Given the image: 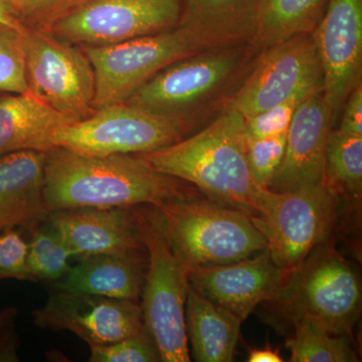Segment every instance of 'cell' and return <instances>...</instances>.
I'll return each mask as SVG.
<instances>
[{
	"label": "cell",
	"mask_w": 362,
	"mask_h": 362,
	"mask_svg": "<svg viewBox=\"0 0 362 362\" xmlns=\"http://www.w3.org/2000/svg\"><path fill=\"white\" fill-rule=\"evenodd\" d=\"M47 211L81 207H159L199 197L190 183L164 175L138 154L87 156L54 147L47 152Z\"/></svg>",
	"instance_id": "obj_1"
},
{
	"label": "cell",
	"mask_w": 362,
	"mask_h": 362,
	"mask_svg": "<svg viewBox=\"0 0 362 362\" xmlns=\"http://www.w3.org/2000/svg\"><path fill=\"white\" fill-rule=\"evenodd\" d=\"M259 52L251 40L195 52L157 73L125 102L165 117L187 137L228 108Z\"/></svg>",
	"instance_id": "obj_2"
},
{
	"label": "cell",
	"mask_w": 362,
	"mask_h": 362,
	"mask_svg": "<svg viewBox=\"0 0 362 362\" xmlns=\"http://www.w3.org/2000/svg\"><path fill=\"white\" fill-rule=\"evenodd\" d=\"M152 168L190 183L211 201L257 218L270 189L259 187L246 156L245 118L228 107L201 130L175 144L138 154Z\"/></svg>",
	"instance_id": "obj_3"
},
{
	"label": "cell",
	"mask_w": 362,
	"mask_h": 362,
	"mask_svg": "<svg viewBox=\"0 0 362 362\" xmlns=\"http://www.w3.org/2000/svg\"><path fill=\"white\" fill-rule=\"evenodd\" d=\"M249 26L180 21L171 30L116 44L81 45L95 74V110L127 100L164 68L218 45L252 40Z\"/></svg>",
	"instance_id": "obj_4"
},
{
	"label": "cell",
	"mask_w": 362,
	"mask_h": 362,
	"mask_svg": "<svg viewBox=\"0 0 362 362\" xmlns=\"http://www.w3.org/2000/svg\"><path fill=\"white\" fill-rule=\"evenodd\" d=\"M169 244L188 270L242 261L267 249L250 214L201 197L156 207Z\"/></svg>",
	"instance_id": "obj_5"
},
{
	"label": "cell",
	"mask_w": 362,
	"mask_h": 362,
	"mask_svg": "<svg viewBox=\"0 0 362 362\" xmlns=\"http://www.w3.org/2000/svg\"><path fill=\"white\" fill-rule=\"evenodd\" d=\"M131 211L147 257L140 305L145 327L158 347L161 361H190L185 331L189 270L169 244L158 209L136 206Z\"/></svg>",
	"instance_id": "obj_6"
},
{
	"label": "cell",
	"mask_w": 362,
	"mask_h": 362,
	"mask_svg": "<svg viewBox=\"0 0 362 362\" xmlns=\"http://www.w3.org/2000/svg\"><path fill=\"white\" fill-rule=\"evenodd\" d=\"M293 321L308 318L349 337L361 309V279L334 247L323 243L289 273L274 298Z\"/></svg>",
	"instance_id": "obj_7"
},
{
	"label": "cell",
	"mask_w": 362,
	"mask_h": 362,
	"mask_svg": "<svg viewBox=\"0 0 362 362\" xmlns=\"http://www.w3.org/2000/svg\"><path fill=\"white\" fill-rule=\"evenodd\" d=\"M337 199L324 181L293 192L271 190L263 213L252 220L279 268L289 273L326 242L337 220Z\"/></svg>",
	"instance_id": "obj_8"
},
{
	"label": "cell",
	"mask_w": 362,
	"mask_h": 362,
	"mask_svg": "<svg viewBox=\"0 0 362 362\" xmlns=\"http://www.w3.org/2000/svg\"><path fill=\"white\" fill-rule=\"evenodd\" d=\"M185 138L173 121L127 103L106 105L54 136V146L87 156L143 154Z\"/></svg>",
	"instance_id": "obj_9"
},
{
	"label": "cell",
	"mask_w": 362,
	"mask_h": 362,
	"mask_svg": "<svg viewBox=\"0 0 362 362\" xmlns=\"http://www.w3.org/2000/svg\"><path fill=\"white\" fill-rule=\"evenodd\" d=\"M23 42L30 92L75 122L92 115L95 74L82 47L49 30H28Z\"/></svg>",
	"instance_id": "obj_10"
},
{
	"label": "cell",
	"mask_w": 362,
	"mask_h": 362,
	"mask_svg": "<svg viewBox=\"0 0 362 362\" xmlns=\"http://www.w3.org/2000/svg\"><path fill=\"white\" fill-rule=\"evenodd\" d=\"M185 0H77L51 32L74 45H103L171 30Z\"/></svg>",
	"instance_id": "obj_11"
},
{
	"label": "cell",
	"mask_w": 362,
	"mask_h": 362,
	"mask_svg": "<svg viewBox=\"0 0 362 362\" xmlns=\"http://www.w3.org/2000/svg\"><path fill=\"white\" fill-rule=\"evenodd\" d=\"M321 90L323 73L313 35H297L259 51L228 107L247 118L293 97Z\"/></svg>",
	"instance_id": "obj_12"
},
{
	"label": "cell",
	"mask_w": 362,
	"mask_h": 362,
	"mask_svg": "<svg viewBox=\"0 0 362 362\" xmlns=\"http://www.w3.org/2000/svg\"><path fill=\"white\" fill-rule=\"evenodd\" d=\"M33 316L39 327L71 331L90 347L119 341L145 328L138 302L61 290L52 289Z\"/></svg>",
	"instance_id": "obj_13"
},
{
	"label": "cell",
	"mask_w": 362,
	"mask_h": 362,
	"mask_svg": "<svg viewBox=\"0 0 362 362\" xmlns=\"http://www.w3.org/2000/svg\"><path fill=\"white\" fill-rule=\"evenodd\" d=\"M323 73V94L337 123L351 90L361 83L362 0H329L312 33Z\"/></svg>",
	"instance_id": "obj_14"
},
{
	"label": "cell",
	"mask_w": 362,
	"mask_h": 362,
	"mask_svg": "<svg viewBox=\"0 0 362 362\" xmlns=\"http://www.w3.org/2000/svg\"><path fill=\"white\" fill-rule=\"evenodd\" d=\"M285 277L267 249L242 261L197 267L188 273L195 291L242 321L262 302L273 301Z\"/></svg>",
	"instance_id": "obj_15"
},
{
	"label": "cell",
	"mask_w": 362,
	"mask_h": 362,
	"mask_svg": "<svg viewBox=\"0 0 362 362\" xmlns=\"http://www.w3.org/2000/svg\"><path fill=\"white\" fill-rule=\"evenodd\" d=\"M333 119L323 90L298 106L286 135L285 156L269 189L288 192L322 182Z\"/></svg>",
	"instance_id": "obj_16"
},
{
	"label": "cell",
	"mask_w": 362,
	"mask_h": 362,
	"mask_svg": "<svg viewBox=\"0 0 362 362\" xmlns=\"http://www.w3.org/2000/svg\"><path fill=\"white\" fill-rule=\"evenodd\" d=\"M73 255H93L144 250L131 207H81L59 209L45 218Z\"/></svg>",
	"instance_id": "obj_17"
},
{
	"label": "cell",
	"mask_w": 362,
	"mask_h": 362,
	"mask_svg": "<svg viewBox=\"0 0 362 362\" xmlns=\"http://www.w3.org/2000/svg\"><path fill=\"white\" fill-rule=\"evenodd\" d=\"M78 259L63 278L51 284L52 289L139 301L147 265L145 249Z\"/></svg>",
	"instance_id": "obj_18"
},
{
	"label": "cell",
	"mask_w": 362,
	"mask_h": 362,
	"mask_svg": "<svg viewBox=\"0 0 362 362\" xmlns=\"http://www.w3.org/2000/svg\"><path fill=\"white\" fill-rule=\"evenodd\" d=\"M47 152H13L0 157V228H28L45 220Z\"/></svg>",
	"instance_id": "obj_19"
},
{
	"label": "cell",
	"mask_w": 362,
	"mask_h": 362,
	"mask_svg": "<svg viewBox=\"0 0 362 362\" xmlns=\"http://www.w3.org/2000/svg\"><path fill=\"white\" fill-rule=\"evenodd\" d=\"M75 121L59 113L30 90L0 97V157L13 152L54 149V136Z\"/></svg>",
	"instance_id": "obj_20"
},
{
	"label": "cell",
	"mask_w": 362,
	"mask_h": 362,
	"mask_svg": "<svg viewBox=\"0 0 362 362\" xmlns=\"http://www.w3.org/2000/svg\"><path fill=\"white\" fill-rule=\"evenodd\" d=\"M242 322L189 285L185 304V331L195 361H233Z\"/></svg>",
	"instance_id": "obj_21"
},
{
	"label": "cell",
	"mask_w": 362,
	"mask_h": 362,
	"mask_svg": "<svg viewBox=\"0 0 362 362\" xmlns=\"http://www.w3.org/2000/svg\"><path fill=\"white\" fill-rule=\"evenodd\" d=\"M329 0H256L251 42L262 51L301 35H311Z\"/></svg>",
	"instance_id": "obj_22"
},
{
	"label": "cell",
	"mask_w": 362,
	"mask_h": 362,
	"mask_svg": "<svg viewBox=\"0 0 362 362\" xmlns=\"http://www.w3.org/2000/svg\"><path fill=\"white\" fill-rule=\"evenodd\" d=\"M324 182L335 194L361 197L362 137L331 130L326 148Z\"/></svg>",
	"instance_id": "obj_23"
},
{
	"label": "cell",
	"mask_w": 362,
	"mask_h": 362,
	"mask_svg": "<svg viewBox=\"0 0 362 362\" xmlns=\"http://www.w3.org/2000/svg\"><path fill=\"white\" fill-rule=\"evenodd\" d=\"M294 334L286 342L292 362H352L357 356L349 337L333 334L308 318L294 320Z\"/></svg>",
	"instance_id": "obj_24"
},
{
	"label": "cell",
	"mask_w": 362,
	"mask_h": 362,
	"mask_svg": "<svg viewBox=\"0 0 362 362\" xmlns=\"http://www.w3.org/2000/svg\"><path fill=\"white\" fill-rule=\"evenodd\" d=\"M28 267L33 282H57L70 270L73 255L47 220L28 228Z\"/></svg>",
	"instance_id": "obj_25"
},
{
	"label": "cell",
	"mask_w": 362,
	"mask_h": 362,
	"mask_svg": "<svg viewBox=\"0 0 362 362\" xmlns=\"http://www.w3.org/2000/svg\"><path fill=\"white\" fill-rule=\"evenodd\" d=\"M25 33L0 23V92L21 94L28 89L25 73Z\"/></svg>",
	"instance_id": "obj_26"
},
{
	"label": "cell",
	"mask_w": 362,
	"mask_h": 362,
	"mask_svg": "<svg viewBox=\"0 0 362 362\" xmlns=\"http://www.w3.org/2000/svg\"><path fill=\"white\" fill-rule=\"evenodd\" d=\"M256 0H185L181 21H218L254 28Z\"/></svg>",
	"instance_id": "obj_27"
},
{
	"label": "cell",
	"mask_w": 362,
	"mask_h": 362,
	"mask_svg": "<svg viewBox=\"0 0 362 362\" xmlns=\"http://www.w3.org/2000/svg\"><path fill=\"white\" fill-rule=\"evenodd\" d=\"M90 362H157L160 354L146 327L110 344L90 346Z\"/></svg>",
	"instance_id": "obj_28"
},
{
	"label": "cell",
	"mask_w": 362,
	"mask_h": 362,
	"mask_svg": "<svg viewBox=\"0 0 362 362\" xmlns=\"http://www.w3.org/2000/svg\"><path fill=\"white\" fill-rule=\"evenodd\" d=\"M286 134L264 138L246 137L249 168L259 187H270L285 156Z\"/></svg>",
	"instance_id": "obj_29"
},
{
	"label": "cell",
	"mask_w": 362,
	"mask_h": 362,
	"mask_svg": "<svg viewBox=\"0 0 362 362\" xmlns=\"http://www.w3.org/2000/svg\"><path fill=\"white\" fill-rule=\"evenodd\" d=\"M77 0H8L14 18L26 30H49Z\"/></svg>",
	"instance_id": "obj_30"
},
{
	"label": "cell",
	"mask_w": 362,
	"mask_h": 362,
	"mask_svg": "<svg viewBox=\"0 0 362 362\" xmlns=\"http://www.w3.org/2000/svg\"><path fill=\"white\" fill-rule=\"evenodd\" d=\"M306 97H293L267 110L245 118V135L247 138H264L286 134L298 106Z\"/></svg>",
	"instance_id": "obj_31"
},
{
	"label": "cell",
	"mask_w": 362,
	"mask_h": 362,
	"mask_svg": "<svg viewBox=\"0 0 362 362\" xmlns=\"http://www.w3.org/2000/svg\"><path fill=\"white\" fill-rule=\"evenodd\" d=\"M28 242L20 228H0V280L33 281L28 267Z\"/></svg>",
	"instance_id": "obj_32"
},
{
	"label": "cell",
	"mask_w": 362,
	"mask_h": 362,
	"mask_svg": "<svg viewBox=\"0 0 362 362\" xmlns=\"http://www.w3.org/2000/svg\"><path fill=\"white\" fill-rule=\"evenodd\" d=\"M18 310L13 307L0 310V362L18 361L20 339L16 329Z\"/></svg>",
	"instance_id": "obj_33"
},
{
	"label": "cell",
	"mask_w": 362,
	"mask_h": 362,
	"mask_svg": "<svg viewBox=\"0 0 362 362\" xmlns=\"http://www.w3.org/2000/svg\"><path fill=\"white\" fill-rule=\"evenodd\" d=\"M338 130L347 135L362 137V83L350 93L343 106Z\"/></svg>",
	"instance_id": "obj_34"
},
{
	"label": "cell",
	"mask_w": 362,
	"mask_h": 362,
	"mask_svg": "<svg viewBox=\"0 0 362 362\" xmlns=\"http://www.w3.org/2000/svg\"><path fill=\"white\" fill-rule=\"evenodd\" d=\"M249 362H282L279 350L273 349L269 345L263 349H254L250 351Z\"/></svg>",
	"instance_id": "obj_35"
},
{
	"label": "cell",
	"mask_w": 362,
	"mask_h": 362,
	"mask_svg": "<svg viewBox=\"0 0 362 362\" xmlns=\"http://www.w3.org/2000/svg\"><path fill=\"white\" fill-rule=\"evenodd\" d=\"M0 23L16 28L21 33H25L28 30L14 18L9 6L8 0H0Z\"/></svg>",
	"instance_id": "obj_36"
}]
</instances>
